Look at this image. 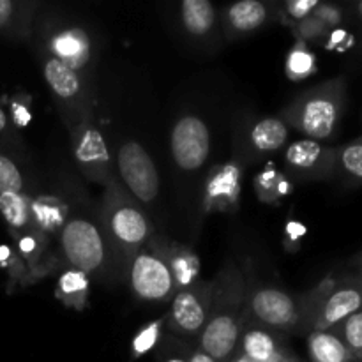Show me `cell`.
<instances>
[{"label":"cell","instance_id":"obj_1","mask_svg":"<svg viewBox=\"0 0 362 362\" xmlns=\"http://www.w3.org/2000/svg\"><path fill=\"white\" fill-rule=\"evenodd\" d=\"M247 288L250 281L233 262H228L214 278L211 315L198 338V346L214 361L228 362L235 354L247 322Z\"/></svg>","mask_w":362,"mask_h":362},{"label":"cell","instance_id":"obj_2","mask_svg":"<svg viewBox=\"0 0 362 362\" xmlns=\"http://www.w3.org/2000/svg\"><path fill=\"white\" fill-rule=\"evenodd\" d=\"M346 106V80L332 78L297 95L279 119L311 140H331L339 129Z\"/></svg>","mask_w":362,"mask_h":362},{"label":"cell","instance_id":"obj_3","mask_svg":"<svg viewBox=\"0 0 362 362\" xmlns=\"http://www.w3.org/2000/svg\"><path fill=\"white\" fill-rule=\"evenodd\" d=\"M101 226L113 251L129 260L154 237V226L144 209L124 189L117 177L105 186Z\"/></svg>","mask_w":362,"mask_h":362},{"label":"cell","instance_id":"obj_4","mask_svg":"<svg viewBox=\"0 0 362 362\" xmlns=\"http://www.w3.org/2000/svg\"><path fill=\"white\" fill-rule=\"evenodd\" d=\"M311 293L293 296L272 285L247 288V322L276 332H304L310 329Z\"/></svg>","mask_w":362,"mask_h":362},{"label":"cell","instance_id":"obj_5","mask_svg":"<svg viewBox=\"0 0 362 362\" xmlns=\"http://www.w3.org/2000/svg\"><path fill=\"white\" fill-rule=\"evenodd\" d=\"M59 250L66 269L99 276L108 267L110 243L101 223L85 216H71L59 235Z\"/></svg>","mask_w":362,"mask_h":362},{"label":"cell","instance_id":"obj_6","mask_svg":"<svg viewBox=\"0 0 362 362\" xmlns=\"http://www.w3.org/2000/svg\"><path fill=\"white\" fill-rule=\"evenodd\" d=\"M311 293L310 331H332L350 315L362 310V278L327 276Z\"/></svg>","mask_w":362,"mask_h":362},{"label":"cell","instance_id":"obj_7","mask_svg":"<svg viewBox=\"0 0 362 362\" xmlns=\"http://www.w3.org/2000/svg\"><path fill=\"white\" fill-rule=\"evenodd\" d=\"M126 264L127 281L138 299L147 303H166L173 299L177 292L175 283L154 240H148L147 246L136 251Z\"/></svg>","mask_w":362,"mask_h":362},{"label":"cell","instance_id":"obj_8","mask_svg":"<svg viewBox=\"0 0 362 362\" xmlns=\"http://www.w3.org/2000/svg\"><path fill=\"white\" fill-rule=\"evenodd\" d=\"M42 76H45L46 85L52 90L60 112L66 115L69 131L81 120L94 119L92 117V99L88 95V87L81 74L69 69L46 53L42 57Z\"/></svg>","mask_w":362,"mask_h":362},{"label":"cell","instance_id":"obj_9","mask_svg":"<svg viewBox=\"0 0 362 362\" xmlns=\"http://www.w3.org/2000/svg\"><path fill=\"white\" fill-rule=\"evenodd\" d=\"M117 172L127 193L141 205H148L159 194V175L144 145L124 141L117 151Z\"/></svg>","mask_w":362,"mask_h":362},{"label":"cell","instance_id":"obj_10","mask_svg":"<svg viewBox=\"0 0 362 362\" xmlns=\"http://www.w3.org/2000/svg\"><path fill=\"white\" fill-rule=\"evenodd\" d=\"M214 297V279L197 281L179 290L172 299V308L166 315V325L182 338H200L211 315Z\"/></svg>","mask_w":362,"mask_h":362},{"label":"cell","instance_id":"obj_11","mask_svg":"<svg viewBox=\"0 0 362 362\" xmlns=\"http://www.w3.org/2000/svg\"><path fill=\"white\" fill-rule=\"evenodd\" d=\"M69 133L73 158L80 172L92 182L106 186L115 177L112 154H110L105 136L94 124V119L81 120Z\"/></svg>","mask_w":362,"mask_h":362},{"label":"cell","instance_id":"obj_12","mask_svg":"<svg viewBox=\"0 0 362 362\" xmlns=\"http://www.w3.org/2000/svg\"><path fill=\"white\" fill-rule=\"evenodd\" d=\"M170 152L177 168L198 172L211 156V131L198 115L180 117L170 133Z\"/></svg>","mask_w":362,"mask_h":362},{"label":"cell","instance_id":"obj_13","mask_svg":"<svg viewBox=\"0 0 362 362\" xmlns=\"http://www.w3.org/2000/svg\"><path fill=\"white\" fill-rule=\"evenodd\" d=\"M285 166L297 180H325L338 173L336 147L300 138L285 148Z\"/></svg>","mask_w":362,"mask_h":362},{"label":"cell","instance_id":"obj_14","mask_svg":"<svg viewBox=\"0 0 362 362\" xmlns=\"http://www.w3.org/2000/svg\"><path fill=\"white\" fill-rule=\"evenodd\" d=\"M46 53L78 74H83L94 59V45L85 28L64 25L46 30Z\"/></svg>","mask_w":362,"mask_h":362},{"label":"cell","instance_id":"obj_15","mask_svg":"<svg viewBox=\"0 0 362 362\" xmlns=\"http://www.w3.org/2000/svg\"><path fill=\"white\" fill-rule=\"evenodd\" d=\"M243 166L239 163H225L211 170L204 189L205 212L233 211L239 205Z\"/></svg>","mask_w":362,"mask_h":362},{"label":"cell","instance_id":"obj_16","mask_svg":"<svg viewBox=\"0 0 362 362\" xmlns=\"http://www.w3.org/2000/svg\"><path fill=\"white\" fill-rule=\"evenodd\" d=\"M69 218L71 207L64 198L57 194H39L30 198L32 232L48 244L59 240L60 232Z\"/></svg>","mask_w":362,"mask_h":362},{"label":"cell","instance_id":"obj_17","mask_svg":"<svg viewBox=\"0 0 362 362\" xmlns=\"http://www.w3.org/2000/svg\"><path fill=\"white\" fill-rule=\"evenodd\" d=\"M290 127L279 117H264L250 124L244 138L246 152L253 158L276 154L288 145Z\"/></svg>","mask_w":362,"mask_h":362},{"label":"cell","instance_id":"obj_18","mask_svg":"<svg viewBox=\"0 0 362 362\" xmlns=\"http://www.w3.org/2000/svg\"><path fill=\"white\" fill-rule=\"evenodd\" d=\"M288 350L279 332L246 322L240 332L237 354L251 362H272Z\"/></svg>","mask_w":362,"mask_h":362},{"label":"cell","instance_id":"obj_19","mask_svg":"<svg viewBox=\"0 0 362 362\" xmlns=\"http://www.w3.org/2000/svg\"><path fill=\"white\" fill-rule=\"evenodd\" d=\"M152 240L165 257L166 265L172 272L177 292L200 281L198 279V276H200V258L193 250L182 246V244L163 239V237H152Z\"/></svg>","mask_w":362,"mask_h":362},{"label":"cell","instance_id":"obj_20","mask_svg":"<svg viewBox=\"0 0 362 362\" xmlns=\"http://www.w3.org/2000/svg\"><path fill=\"white\" fill-rule=\"evenodd\" d=\"M269 6L258 0H243L225 11L226 30L232 35H246L258 30L269 20Z\"/></svg>","mask_w":362,"mask_h":362},{"label":"cell","instance_id":"obj_21","mask_svg":"<svg viewBox=\"0 0 362 362\" xmlns=\"http://www.w3.org/2000/svg\"><path fill=\"white\" fill-rule=\"evenodd\" d=\"M216 9L209 0H184L180 4V23L191 37L204 39L214 32Z\"/></svg>","mask_w":362,"mask_h":362},{"label":"cell","instance_id":"obj_22","mask_svg":"<svg viewBox=\"0 0 362 362\" xmlns=\"http://www.w3.org/2000/svg\"><path fill=\"white\" fill-rule=\"evenodd\" d=\"M310 362H357L332 331H311L308 336Z\"/></svg>","mask_w":362,"mask_h":362},{"label":"cell","instance_id":"obj_23","mask_svg":"<svg viewBox=\"0 0 362 362\" xmlns=\"http://www.w3.org/2000/svg\"><path fill=\"white\" fill-rule=\"evenodd\" d=\"M90 279L87 274L74 269H66L57 279L55 296L66 308L83 311L87 306Z\"/></svg>","mask_w":362,"mask_h":362},{"label":"cell","instance_id":"obj_24","mask_svg":"<svg viewBox=\"0 0 362 362\" xmlns=\"http://www.w3.org/2000/svg\"><path fill=\"white\" fill-rule=\"evenodd\" d=\"M0 214L14 233L32 232L30 197L27 193L0 194Z\"/></svg>","mask_w":362,"mask_h":362},{"label":"cell","instance_id":"obj_25","mask_svg":"<svg viewBox=\"0 0 362 362\" xmlns=\"http://www.w3.org/2000/svg\"><path fill=\"white\" fill-rule=\"evenodd\" d=\"M336 165L346 179L362 184V136L336 148Z\"/></svg>","mask_w":362,"mask_h":362},{"label":"cell","instance_id":"obj_26","mask_svg":"<svg viewBox=\"0 0 362 362\" xmlns=\"http://www.w3.org/2000/svg\"><path fill=\"white\" fill-rule=\"evenodd\" d=\"M286 76L290 80H306L308 76L317 73V57L308 48L306 42L297 41L286 57Z\"/></svg>","mask_w":362,"mask_h":362},{"label":"cell","instance_id":"obj_27","mask_svg":"<svg viewBox=\"0 0 362 362\" xmlns=\"http://www.w3.org/2000/svg\"><path fill=\"white\" fill-rule=\"evenodd\" d=\"M35 4H16L13 0H0V28L18 27L21 35L30 30L32 11Z\"/></svg>","mask_w":362,"mask_h":362},{"label":"cell","instance_id":"obj_28","mask_svg":"<svg viewBox=\"0 0 362 362\" xmlns=\"http://www.w3.org/2000/svg\"><path fill=\"white\" fill-rule=\"evenodd\" d=\"M255 189H257L262 202L274 204V202L279 200L283 194L288 193L290 184L288 180H285V177H283L281 173L276 172L274 168H267L255 179Z\"/></svg>","mask_w":362,"mask_h":362},{"label":"cell","instance_id":"obj_29","mask_svg":"<svg viewBox=\"0 0 362 362\" xmlns=\"http://www.w3.org/2000/svg\"><path fill=\"white\" fill-rule=\"evenodd\" d=\"M332 332L338 334L339 339L345 343V346L350 350L354 359L362 362V310L350 315L338 327L332 329Z\"/></svg>","mask_w":362,"mask_h":362},{"label":"cell","instance_id":"obj_30","mask_svg":"<svg viewBox=\"0 0 362 362\" xmlns=\"http://www.w3.org/2000/svg\"><path fill=\"white\" fill-rule=\"evenodd\" d=\"M165 324L166 317H161L154 322H148L147 325H144V327L134 334L133 341H131V354H133L134 359L144 357L145 354H148L156 345H158L163 329H165Z\"/></svg>","mask_w":362,"mask_h":362},{"label":"cell","instance_id":"obj_31","mask_svg":"<svg viewBox=\"0 0 362 362\" xmlns=\"http://www.w3.org/2000/svg\"><path fill=\"white\" fill-rule=\"evenodd\" d=\"M2 193H25V180L16 163L0 154V194Z\"/></svg>","mask_w":362,"mask_h":362},{"label":"cell","instance_id":"obj_32","mask_svg":"<svg viewBox=\"0 0 362 362\" xmlns=\"http://www.w3.org/2000/svg\"><path fill=\"white\" fill-rule=\"evenodd\" d=\"M329 32H331V28L322 23L320 20H317L315 16H310L306 20L293 23V34L297 35V41H303L306 45L308 42H324Z\"/></svg>","mask_w":362,"mask_h":362},{"label":"cell","instance_id":"obj_33","mask_svg":"<svg viewBox=\"0 0 362 362\" xmlns=\"http://www.w3.org/2000/svg\"><path fill=\"white\" fill-rule=\"evenodd\" d=\"M354 42H356V37H354V34H350L346 28H332L331 32H329V35L325 37L324 41V46L325 49H329V52H346V49H350L354 46Z\"/></svg>","mask_w":362,"mask_h":362},{"label":"cell","instance_id":"obj_34","mask_svg":"<svg viewBox=\"0 0 362 362\" xmlns=\"http://www.w3.org/2000/svg\"><path fill=\"white\" fill-rule=\"evenodd\" d=\"M318 0H288L285 4V11L293 21H303L313 14V11L318 7Z\"/></svg>","mask_w":362,"mask_h":362},{"label":"cell","instance_id":"obj_35","mask_svg":"<svg viewBox=\"0 0 362 362\" xmlns=\"http://www.w3.org/2000/svg\"><path fill=\"white\" fill-rule=\"evenodd\" d=\"M317 20H320L322 23L327 25L329 28H338L343 21V11L338 6H332V4H318L317 9L313 11V14Z\"/></svg>","mask_w":362,"mask_h":362},{"label":"cell","instance_id":"obj_36","mask_svg":"<svg viewBox=\"0 0 362 362\" xmlns=\"http://www.w3.org/2000/svg\"><path fill=\"white\" fill-rule=\"evenodd\" d=\"M11 112H13V122L16 124L18 127H27L28 124H30L32 113L25 101H13Z\"/></svg>","mask_w":362,"mask_h":362},{"label":"cell","instance_id":"obj_37","mask_svg":"<svg viewBox=\"0 0 362 362\" xmlns=\"http://www.w3.org/2000/svg\"><path fill=\"white\" fill-rule=\"evenodd\" d=\"M189 359V350H177V352H170V356H165L159 362H187Z\"/></svg>","mask_w":362,"mask_h":362},{"label":"cell","instance_id":"obj_38","mask_svg":"<svg viewBox=\"0 0 362 362\" xmlns=\"http://www.w3.org/2000/svg\"><path fill=\"white\" fill-rule=\"evenodd\" d=\"M187 362H218V361L212 359L209 354H205L204 350L198 346V349L189 350V359H187Z\"/></svg>","mask_w":362,"mask_h":362},{"label":"cell","instance_id":"obj_39","mask_svg":"<svg viewBox=\"0 0 362 362\" xmlns=\"http://www.w3.org/2000/svg\"><path fill=\"white\" fill-rule=\"evenodd\" d=\"M7 127V115L4 113V110L0 108V133H4Z\"/></svg>","mask_w":362,"mask_h":362},{"label":"cell","instance_id":"obj_40","mask_svg":"<svg viewBox=\"0 0 362 362\" xmlns=\"http://www.w3.org/2000/svg\"><path fill=\"white\" fill-rule=\"evenodd\" d=\"M288 230H290V232H292L293 239H297V233L293 232V230H292V226H288ZM296 230H297V232H299V233H304V232H306V230H304V226L300 225V223H296Z\"/></svg>","mask_w":362,"mask_h":362},{"label":"cell","instance_id":"obj_41","mask_svg":"<svg viewBox=\"0 0 362 362\" xmlns=\"http://www.w3.org/2000/svg\"><path fill=\"white\" fill-rule=\"evenodd\" d=\"M356 269H357V274L356 276H359V278H362V253L359 255V258H357Z\"/></svg>","mask_w":362,"mask_h":362},{"label":"cell","instance_id":"obj_42","mask_svg":"<svg viewBox=\"0 0 362 362\" xmlns=\"http://www.w3.org/2000/svg\"><path fill=\"white\" fill-rule=\"evenodd\" d=\"M354 7H356V14L359 16V20L362 21V0H361V2H357Z\"/></svg>","mask_w":362,"mask_h":362}]
</instances>
